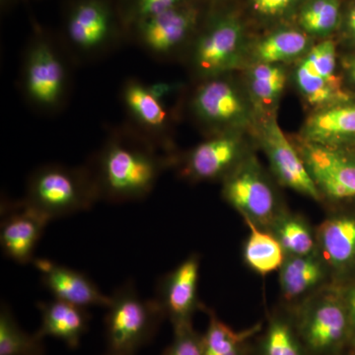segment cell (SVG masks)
I'll use <instances>...</instances> for the list:
<instances>
[{
	"label": "cell",
	"mask_w": 355,
	"mask_h": 355,
	"mask_svg": "<svg viewBox=\"0 0 355 355\" xmlns=\"http://www.w3.org/2000/svg\"><path fill=\"white\" fill-rule=\"evenodd\" d=\"M174 164L175 155L159 150L125 123L110 128L88 163L100 198L113 203L144 200L161 174Z\"/></svg>",
	"instance_id": "6da1fadb"
},
{
	"label": "cell",
	"mask_w": 355,
	"mask_h": 355,
	"mask_svg": "<svg viewBox=\"0 0 355 355\" xmlns=\"http://www.w3.org/2000/svg\"><path fill=\"white\" fill-rule=\"evenodd\" d=\"M101 200L88 164H49L30 175L21 202L49 221L89 210Z\"/></svg>",
	"instance_id": "7a4b0ae2"
},
{
	"label": "cell",
	"mask_w": 355,
	"mask_h": 355,
	"mask_svg": "<svg viewBox=\"0 0 355 355\" xmlns=\"http://www.w3.org/2000/svg\"><path fill=\"white\" fill-rule=\"evenodd\" d=\"M64 46L38 34L23 53L19 88L28 106L43 114L60 113L71 90L70 67Z\"/></svg>",
	"instance_id": "3957f363"
},
{
	"label": "cell",
	"mask_w": 355,
	"mask_h": 355,
	"mask_svg": "<svg viewBox=\"0 0 355 355\" xmlns=\"http://www.w3.org/2000/svg\"><path fill=\"white\" fill-rule=\"evenodd\" d=\"M105 318L108 354L135 355L153 340L165 315L154 299L140 297L132 282L114 292Z\"/></svg>",
	"instance_id": "277c9868"
},
{
	"label": "cell",
	"mask_w": 355,
	"mask_h": 355,
	"mask_svg": "<svg viewBox=\"0 0 355 355\" xmlns=\"http://www.w3.org/2000/svg\"><path fill=\"white\" fill-rule=\"evenodd\" d=\"M190 112L200 127L211 135L241 132L251 127L256 110L230 73L200 81L191 93Z\"/></svg>",
	"instance_id": "5b68a950"
},
{
	"label": "cell",
	"mask_w": 355,
	"mask_h": 355,
	"mask_svg": "<svg viewBox=\"0 0 355 355\" xmlns=\"http://www.w3.org/2000/svg\"><path fill=\"white\" fill-rule=\"evenodd\" d=\"M64 49L74 67L100 62L120 44L114 14L103 0H78L65 23Z\"/></svg>",
	"instance_id": "8992f818"
},
{
	"label": "cell",
	"mask_w": 355,
	"mask_h": 355,
	"mask_svg": "<svg viewBox=\"0 0 355 355\" xmlns=\"http://www.w3.org/2000/svg\"><path fill=\"white\" fill-rule=\"evenodd\" d=\"M245 55L244 31L234 17L214 20L198 34L186 57L198 83L225 76L241 65Z\"/></svg>",
	"instance_id": "52a82bcc"
},
{
	"label": "cell",
	"mask_w": 355,
	"mask_h": 355,
	"mask_svg": "<svg viewBox=\"0 0 355 355\" xmlns=\"http://www.w3.org/2000/svg\"><path fill=\"white\" fill-rule=\"evenodd\" d=\"M198 10L191 2L156 14L130 26L133 38L147 55L165 62L183 55L186 58L198 22Z\"/></svg>",
	"instance_id": "ba28073f"
},
{
	"label": "cell",
	"mask_w": 355,
	"mask_h": 355,
	"mask_svg": "<svg viewBox=\"0 0 355 355\" xmlns=\"http://www.w3.org/2000/svg\"><path fill=\"white\" fill-rule=\"evenodd\" d=\"M224 200L258 227L270 228L282 214L272 184L254 156L247 155L223 180Z\"/></svg>",
	"instance_id": "9c48e42d"
},
{
	"label": "cell",
	"mask_w": 355,
	"mask_h": 355,
	"mask_svg": "<svg viewBox=\"0 0 355 355\" xmlns=\"http://www.w3.org/2000/svg\"><path fill=\"white\" fill-rule=\"evenodd\" d=\"M120 98L125 123L159 150L174 155L172 118L156 86L130 77L121 85Z\"/></svg>",
	"instance_id": "30bf717a"
},
{
	"label": "cell",
	"mask_w": 355,
	"mask_h": 355,
	"mask_svg": "<svg viewBox=\"0 0 355 355\" xmlns=\"http://www.w3.org/2000/svg\"><path fill=\"white\" fill-rule=\"evenodd\" d=\"M292 322L307 355L333 354L352 328L345 302L323 294L306 303Z\"/></svg>",
	"instance_id": "8fae6325"
},
{
	"label": "cell",
	"mask_w": 355,
	"mask_h": 355,
	"mask_svg": "<svg viewBox=\"0 0 355 355\" xmlns=\"http://www.w3.org/2000/svg\"><path fill=\"white\" fill-rule=\"evenodd\" d=\"M258 137L273 174L280 183L313 200H321V193L311 178L304 161L296 146L280 128L275 113L261 116Z\"/></svg>",
	"instance_id": "7c38bea8"
},
{
	"label": "cell",
	"mask_w": 355,
	"mask_h": 355,
	"mask_svg": "<svg viewBox=\"0 0 355 355\" xmlns=\"http://www.w3.org/2000/svg\"><path fill=\"white\" fill-rule=\"evenodd\" d=\"M299 154L322 197L355 198V156L342 147L320 146L299 139Z\"/></svg>",
	"instance_id": "4fadbf2b"
},
{
	"label": "cell",
	"mask_w": 355,
	"mask_h": 355,
	"mask_svg": "<svg viewBox=\"0 0 355 355\" xmlns=\"http://www.w3.org/2000/svg\"><path fill=\"white\" fill-rule=\"evenodd\" d=\"M241 132L211 135L184 154L182 176L193 182L224 180L246 157Z\"/></svg>",
	"instance_id": "5bb4252c"
},
{
	"label": "cell",
	"mask_w": 355,
	"mask_h": 355,
	"mask_svg": "<svg viewBox=\"0 0 355 355\" xmlns=\"http://www.w3.org/2000/svg\"><path fill=\"white\" fill-rule=\"evenodd\" d=\"M198 272L200 258L191 254L159 280L155 300L173 327L191 323V318L200 308Z\"/></svg>",
	"instance_id": "9a60e30c"
},
{
	"label": "cell",
	"mask_w": 355,
	"mask_h": 355,
	"mask_svg": "<svg viewBox=\"0 0 355 355\" xmlns=\"http://www.w3.org/2000/svg\"><path fill=\"white\" fill-rule=\"evenodd\" d=\"M1 221L0 244L7 258L25 265L33 263L37 244L49 223L38 212L22 202L6 203Z\"/></svg>",
	"instance_id": "2e32d148"
},
{
	"label": "cell",
	"mask_w": 355,
	"mask_h": 355,
	"mask_svg": "<svg viewBox=\"0 0 355 355\" xmlns=\"http://www.w3.org/2000/svg\"><path fill=\"white\" fill-rule=\"evenodd\" d=\"M33 263L41 275L44 286L55 299L79 307L108 308L111 297L105 295L85 273L46 259H34Z\"/></svg>",
	"instance_id": "e0dca14e"
},
{
	"label": "cell",
	"mask_w": 355,
	"mask_h": 355,
	"mask_svg": "<svg viewBox=\"0 0 355 355\" xmlns=\"http://www.w3.org/2000/svg\"><path fill=\"white\" fill-rule=\"evenodd\" d=\"M300 139L330 147L355 140V103L347 100L315 110L306 120Z\"/></svg>",
	"instance_id": "ac0fdd59"
},
{
	"label": "cell",
	"mask_w": 355,
	"mask_h": 355,
	"mask_svg": "<svg viewBox=\"0 0 355 355\" xmlns=\"http://www.w3.org/2000/svg\"><path fill=\"white\" fill-rule=\"evenodd\" d=\"M42 323L36 335L44 340L46 336L58 338L70 349H76L88 330L90 315L86 308L53 299L38 303Z\"/></svg>",
	"instance_id": "d6986e66"
},
{
	"label": "cell",
	"mask_w": 355,
	"mask_h": 355,
	"mask_svg": "<svg viewBox=\"0 0 355 355\" xmlns=\"http://www.w3.org/2000/svg\"><path fill=\"white\" fill-rule=\"evenodd\" d=\"M317 248L322 260L336 270L355 261V218L338 216L321 224L317 231Z\"/></svg>",
	"instance_id": "ffe728a7"
},
{
	"label": "cell",
	"mask_w": 355,
	"mask_h": 355,
	"mask_svg": "<svg viewBox=\"0 0 355 355\" xmlns=\"http://www.w3.org/2000/svg\"><path fill=\"white\" fill-rule=\"evenodd\" d=\"M287 74L282 64H252L248 70V93L261 116L275 113L286 90Z\"/></svg>",
	"instance_id": "44dd1931"
},
{
	"label": "cell",
	"mask_w": 355,
	"mask_h": 355,
	"mask_svg": "<svg viewBox=\"0 0 355 355\" xmlns=\"http://www.w3.org/2000/svg\"><path fill=\"white\" fill-rule=\"evenodd\" d=\"M309 35L294 29L279 30L268 35L252 49L253 64H282L301 60L310 49Z\"/></svg>",
	"instance_id": "7402d4cb"
},
{
	"label": "cell",
	"mask_w": 355,
	"mask_h": 355,
	"mask_svg": "<svg viewBox=\"0 0 355 355\" xmlns=\"http://www.w3.org/2000/svg\"><path fill=\"white\" fill-rule=\"evenodd\" d=\"M279 270L280 288L288 300L313 291L323 282L326 275L324 261L316 254L286 256Z\"/></svg>",
	"instance_id": "603a6c76"
},
{
	"label": "cell",
	"mask_w": 355,
	"mask_h": 355,
	"mask_svg": "<svg viewBox=\"0 0 355 355\" xmlns=\"http://www.w3.org/2000/svg\"><path fill=\"white\" fill-rule=\"evenodd\" d=\"M250 234L244 247V260L249 268L261 275L279 270L286 261L284 248L272 232L246 221Z\"/></svg>",
	"instance_id": "cb8c5ba5"
},
{
	"label": "cell",
	"mask_w": 355,
	"mask_h": 355,
	"mask_svg": "<svg viewBox=\"0 0 355 355\" xmlns=\"http://www.w3.org/2000/svg\"><path fill=\"white\" fill-rule=\"evenodd\" d=\"M209 327L203 335L202 355H250L249 342L261 330V324L234 331L209 311Z\"/></svg>",
	"instance_id": "d4e9b609"
},
{
	"label": "cell",
	"mask_w": 355,
	"mask_h": 355,
	"mask_svg": "<svg viewBox=\"0 0 355 355\" xmlns=\"http://www.w3.org/2000/svg\"><path fill=\"white\" fill-rule=\"evenodd\" d=\"M294 80L300 94L315 110L349 100L338 78L326 79L318 76L301 62L294 72Z\"/></svg>",
	"instance_id": "484cf974"
},
{
	"label": "cell",
	"mask_w": 355,
	"mask_h": 355,
	"mask_svg": "<svg viewBox=\"0 0 355 355\" xmlns=\"http://www.w3.org/2000/svg\"><path fill=\"white\" fill-rule=\"evenodd\" d=\"M270 229L284 248L286 256L316 254V237L306 222L298 216L282 211Z\"/></svg>",
	"instance_id": "4316f807"
},
{
	"label": "cell",
	"mask_w": 355,
	"mask_h": 355,
	"mask_svg": "<svg viewBox=\"0 0 355 355\" xmlns=\"http://www.w3.org/2000/svg\"><path fill=\"white\" fill-rule=\"evenodd\" d=\"M0 355H44L43 340L23 331L7 305L0 311Z\"/></svg>",
	"instance_id": "83f0119b"
},
{
	"label": "cell",
	"mask_w": 355,
	"mask_h": 355,
	"mask_svg": "<svg viewBox=\"0 0 355 355\" xmlns=\"http://www.w3.org/2000/svg\"><path fill=\"white\" fill-rule=\"evenodd\" d=\"M260 355H307L293 322L272 317L261 338Z\"/></svg>",
	"instance_id": "f1b7e54d"
},
{
	"label": "cell",
	"mask_w": 355,
	"mask_h": 355,
	"mask_svg": "<svg viewBox=\"0 0 355 355\" xmlns=\"http://www.w3.org/2000/svg\"><path fill=\"white\" fill-rule=\"evenodd\" d=\"M340 19V0H308L299 14L303 31L313 36H328Z\"/></svg>",
	"instance_id": "f546056e"
},
{
	"label": "cell",
	"mask_w": 355,
	"mask_h": 355,
	"mask_svg": "<svg viewBox=\"0 0 355 355\" xmlns=\"http://www.w3.org/2000/svg\"><path fill=\"white\" fill-rule=\"evenodd\" d=\"M299 62L324 78H338L336 76V48L335 42L331 40H324L313 46Z\"/></svg>",
	"instance_id": "4dcf8cb0"
},
{
	"label": "cell",
	"mask_w": 355,
	"mask_h": 355,
	"mask_svg": "<svg viewBox=\"0 0 355 355\" xmlns=\"http://www.w3.org/2000/svg\"><path fill=\"white\" fill-rule=\"evenodd\" d=\"M188 2L190 0H127L123 12V22L128 29L140 20Z\"/></svg>",
	"instance_id": "1f68e13d"
},
{
	"label": "cell",
	"mask_w": 355,
	"mask_h": 355,
	"mask_svg": "<svg viewBox=\"0 0 355 355\" xmlns=\"http://www.w3.org/2000/svg\"><path fill=\"white\" fill-rule=\"evenodd\" d=\"M173 328L174 338L162 355H202L203 335L193 329V323Z\"/></svg>",
	"instance_id": "d6a6232c"
},
{
	"label": "cell",
	"mask_w": 355,
	"mask_h": 355,
	"mask_svg": "<svg viewBox=\"0 0 355 355\" xmlns=\"http://www.w3.org/2000/svg\"><path fill=\"white\" fill-rule=\"evenodd\" d=\"M299 0H252L257 13L265 17H277L291 10Z\"/></svg>",
	"instance_id": "836d02e7"
},
{
	"label": "cell",
	"mask_w": 355,
	"mask_h": 355,
	"mask_svg": "<svg viewBox=\"0 0 355 355\" xmlns=\"http://www.w3.org/2000/svg\"><path fill=\"white\" fill-rule=\"evenodd\" d=\"M345 307H347V312L350 319L352 327L355 328V286L352 287L349 291L345 293V298H343Z\"/></svg>",
	"instance_id": "e575fe53"
},
{
	"label": "cell",
	"mask_w": 355,
	"mask_h": 355,
	"mask_svg": "<svg viewBox=\"0 0 355 355\" xmlns=\"http://www.w3.org/2000/svg\"><path fill=\"white\" fill-rule=\"evenodd\" d=\"M345 72H347V78L352 84L355 85V55L349 58L345 62Z\"/></svg>",
	"instance_id": "d590c367"
},
{
	"label": "cell",
	"mask_w": 355,
	"mask_h": 355,
	"mask_svg": "<svg viewBox=\"0 0 355 355\" xmlns=\"http://www.w3.org/2000/svg\"><path fill=\"white\" fill-rule=\"evenodd\" d=\"M347 27L352 38L355 39V8L352 9L347 18Z\"/></svg>",
	"instance_id": "8d00e7d4"
},
{
	"label": "cell",
	"mask_w": 355,
	"mask_h": 355,
	"mask_svg": "<svg viewBox=\"0 0 355 355\" xmlns=\"http://www.w3.org/2000/svg\"><path fill=\"white\" fill-rule=\"evenodd\" d=\"M107 355H114V354H108V352H107Z\"/></svg>",
	"instance_id": "74e56055"
}]
</instances>
